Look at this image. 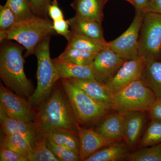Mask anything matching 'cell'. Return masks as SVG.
Segmentation results:
<instances>
[{"mask_svg":"<svg viewBox=\"0 0 161 161\" xmlns=\"http://www.w3.org/2000/svg\"><path fill=\"white\" fill-rule=\"evenodd\" d=\"M138 57L146 61L161 60V14L145 13L139 33Z\"/></svg>","mask_w":161,"mask_h":161,"instance_id":"obj_7","label":"cell"},{"mask_svg":"<svg viewBox=\"0 0 161 161\" xmlns=\"http://www.w3.org/2000/svg\"><path fill=\"white\" fill-rule=\"evenodd\" d=\"M78 133L80 140V161L86 159L103 147L113 142L96 132L95 130L82 128L78 125Z\"/></svg>","mask_w":161,"mask_h":161,"instance_id":"obj_12","label":"cell"},{"mask_svg":"<svg viewBox=\"0 0 161 161\" xmlns=\"http://www.w3.org/2000/svg\"><path fill=\"white\" fill-rule=\"evenodd\" d=\"M16 23L15 16L8 6H0V31L7 30Z\"/></svg>","mask_w":161,"mask_h":161,"instance_id":"obj_31","label":"cell"},{"mask_svg":"<svg viewBox=\"0 0 161 161\" xmlns=\"http://www.w3.org/2000/svg\"><path fill=\"white\" fill-rule=\"evenodd\" d=\"M51 0H30L34 14L40 17L48 18L47 10Z\"/></svg>","mask_w":161,"mask_h":161,"instance_id":"obj_32","label":"cell"},{"mask_svg":"<svg viewBox=\"0 0 161 161\" xmlns=\"http://www.w3.org/2000/svg\"><path fill=\"white\" fill-rule=\"evenodd\" d=\"M140 147H150L161 143V119H150L140 140Z\"/></svg>","mask_w":161,"mask_h":161,"instance_id":"obj_26","label":"cell"},{"mask_svg":"<svg viewBox=\"0 0 161 161\" xmlns=\"http://www.w3.org/2000/svg\"><path fill=\"white\" fill-rule=\"evenodd\" d=\"M146 112L132 111L124 113V141L130 149L135 147L140 140L146 122Z\"/></svg>","mask_w":161,"mask_h":161,"instance_id":"obj_13","label":"cell"},{"mask_svg":"<svg viewBox=\"0 0 161 161\" xmlns=\"http://www.w3.org/2000/svg\"><path fill=\"white\" fill-rule=\"evenodd\" d=\"M5 5L14 13L16 22L28 19L35 16L30 0H7Z\"/></svg>","mask_w":161,"mask_h":161,"instance_id":"obj_29","label":"cell"},{"mask_svg":"<svg viewBox=\"0 0 161 161\" xmlns=\"http://www.w3.org/2000/svg\"><path fill=\"white\" fill-rule=\"evenodd\" d=\"M36 108L34 123L38 139L56 131L78 132L79 124L60 80L49 97Z\"/></svg>","mask_w":161,"mask_h":161,"instance_id":"obj_1","label":"cell"},{"mask_svg":"<svg viewBox=\"0 0 161 161\" xmlns=\"http://www.w3.org/2000/svg\"><path fill=\"white\" fill-rule=\"evenodd\" d=\"M127 60L108 47L98 52L92 64L95 79L105 83L116 74Z\"/></svg>","mask_w":161,"mask_h":161,"instance_id":"obj_11","label":"cell"},{"mask_svg":"<svg viewBox=\"0 0 161 161\" xmlns=\"http://www.w3.org/2000/svg\"><path fill=\"white\" fill-rule=\"evenodd\" d=\"M156 99L152 90L142 80H137L113 94L112 110L123 113L147 112Z\"/></svg>","mask_w":161,"mask_h":161,"instance_id":"obj_6","label":"cell"},{"mask_svg":"<svg viewBox=\"0 0 161 161\" xmlns=\"http://www.w3.org/2000/svg\"><path fill=\"white\" fill-rule=\"evenodd\" d=\"M141 80L161 98V60L146 61Z\"/></svg>","mask_w":161,"mask_h":161,"instance_id":"obj_21","label":"cell"},{"mask_svg":"<svg viewBox=\"0 0 161 161\" xmlns=\"http://www.w3.org/2000/svg\"><path fill=\"white\" fill-rule=\"evenodd\" d=\"M0 123L3 133H19L35 143L37 141V133L34 122H25L10 118L1 108Z\"/></svg>","mask_w":161,"mask_h":161,"instance_id":"obj_17","label":"cell"},{"mask_svg":"<svg viewBox=\"0 0 161 161\" xmlns=\"http://www.w3.org/2000/svg\"><path fill=\"white\" fill-rule=\"evenodd\" d=\"M95 130L109 140L112 142L124 141L123 112L115 111L107 115L102 122Z\"/></svg>","mask_w":161,"mask_h":161,"instance_id":"obj_15","label":"cell"},{"mask_svg":"<svg viewBox=\"0 0 161 161\" xmlns=\"http://www.w3.org/2000/svg\"><path fill=\"white\" fill-rule=\"evenodd\" d=\"M51 37L43 39L35 48L34 54L37 60V87L28 99L35 108L49 97L56 83L60 79L50 57Z\"/></svg>","mask_w":161,"mask_h":161,"instance_id":"obj_4","label":"cell"},{"mask_svg":"<svg viewBox=\"0 0 161 161\" xmlns=\"http://www.w3.org/2000/svg\"><path fill=\"white\" fill-rule=\"evenodd\" d=\"M0 108L10 118L25 122H34L36 108L27 98L16 94L11 90L0 85Z\"/></svg>","mask_w":161,"mask_h":161,"instance_id":"obj_9","label":"cell"},{"mask_svg":"<svg viewBox=\"0 0 161 161\" xmlns=\"http://www.w3.org/2000/svg\"><path fill=\"white\" fill-rule=\"evenodd\" d=\"M29 161H59L47 145V136L38 139L28 157Z\"/></svg>","mask_w":161,"mask_h":161,"instance_id":"obj_28","label":"cell"},{"mask_svg":"<svg viewBox=\"0 0 161 161\" xmlns=\"http://www.w3.org/2000/svg\"><path fill=\"white\" fill-rule=\"evenodd\" d=\"M55 69L60 79L87 80L95 79L92 65L83 66L64 62L53 59Z\"/></svg>","mask_w":161,"mask_h":161,"instance_id":"obj_20","label":"cell"},{"mask_svg":"<svg viewBox=\"0 0 161 161\" xmlns=\"http://www.w3.org/2000/svg\"><path fill=\"white\" fill-rule=\"evenodd\" d=\"M47 145L59 161H80L79 154L64 148L47 137Z\"/></svg>","mask_w":161,"mask_h":161,"instance_id":"obj_30","label":"cell"},{"mask_svg":"<svg viewBox=\"0 0 161 161\" xmlns=\"http://www.w3.org/2000/svg\"><path fill=\"white\" fill-rule=\"evenodd\" d=\"M1 161H29L28 158L24 156L8 147L1 146Z\"/></svg>","mask_w":161,"mask_h":161,"instance_id":"obj_33","label":"cell"},{"mask_svg":"<svg viewBox=\"0 0 161 161\" xmlns=\"http://www.w3.org/2000/svg\"><path fill=\"white\" fill-rule=\"evenodd\" d=\"M53 22L48 18L34 16L16 22L9 29L0 31V40H15L26 50L25 57L34 54L35 48L43 39L56 34Z\"/></svg>","mask_w":161,"mask_h":161,"instance_id":"obj_3","label":"cell"},{"mask_svg":"<svg viewBox=\"0 0 161 161\" xmlns=\"http://www.w3.org/2000/svg\"><path fill=\"white\" fill-rule=\"evenodd\" d=\"M53 28L56 33L63 36L67 40L69 37L71 31L69 30L70 27L68 20L64 19L53 21Z\"/></svg>","mask_w":161,"mask_h":161,"instance_id":"obj_34","label":"cell"},{"mask_svg":"<svg viewBox=\"0 0 161 161\" xmlns=\"http://www.w3.org/2000/svg\"><path fill=\"white\" fill-rule=\"evenodd\" d=\"M125 1H126L127 2H129V3L130 2V0H125Z\"/></svg>","mask_w":161,"mask_h":161,"instance_id":"obj_39","label":"cell"},{"mask_svg":"<svg viewBox=\"0 0 161 161\" xmlns=\"http://www.w3.org/2000/svg\"><path fill=\"white\" fill-rule=\"evenodd\" d=\"M36 143L19 133H3L0 146L8 147L28 158Z\"/></svg>","mask_w":161,"mask_h":161,"instance_id":"obj_22","label":"cell"},{"mask_svg":"<svg viewBox=\"0 0 161 161\" xmlns=\"http://www.w3.org/2000/svg\"><path fill=\"white\" fill-rule=\"evenodd\" d=\"M126 161H161V143L150 147H141L131 153Z\"/></svg>","mask_w":161,"mask_h":161,"instance_id":"obj_27","label":"cell"},{"mask_svg":"<svg viewBox=\"0 0 161 161\" xmlns=\"http://www.w3.org/2000/svg\"><path fill=\"white\" fill-rule=\"evenodd\" d=\"M146 12L161 14V0H150Z\"/></svg>","mask_w":161,"mask_h":161,"instance_id":"obj_38","label":"cell"},{"mask_svg":"<svg viewBox=\"0 0 161 161\" xmlns=\"http://www.w3.org/2000/svg\"><path fill=\"white\" fill-rule=\"evenodd\" d=\"M73 84L97 102L112 110L113 94L104 83L95 79L87 80L68 79Z\"/></svg>","mask_w":161,"mask_h":161,"instance_id":"obj_14","label":"cell"},{"mask_svg":"<svg viewBox=\"0 0 161 161\" xmlns=\"http://www.w3.org/2000/svg\"><path fill=\"white\" fill-rule=\"evenodd\" d=\"M146 60L142 57L127 60L104 84L112 94H115L134 81L141 80Z\"/></svg>","mask_w":161,"mask_h":161,"instance_id":"obj_10","label":"cell"},{"mask_svg":"<svg viewBox=\"0 0 161 161\" xmlns=\"http://www.w3.org/2000/svg\"><path fill=\"white\" fill-rule=\"evenodd\" d=\"M145 13L135 11V15L128 29L119 37L108 42V47L125 60L138 57V37Z\"/></svg>","mask_w":161,"mask_h":161,"instance_id":"obj_8","label":"cell"},{"mask_svg":"<svg viewBox=\"0 0 161 161\" xmlns=\"http://www.w3.org/2000/svg\"><path fill=\"white\" fill-rule=\"evenodd\" d=\"M67 41L66 47L78 48L87 52L98 53L108 47V42L107 43H100L91 38L78 34L72 31Z\"/></svg>","mask_w":161,"mask_h":161,"instance_id":"obj_24","label":"cell"},{"mask_svg":"<svg viewBox=\"0 0 161 161\" xmlns=\"http://www.w3.org/2000/svg\"><path fill=\"white\" fill-rule=\"evenodd\" d=\"M116 141L103 147L85 161H126L130 155V148L125 142Z\"/></svg>","mask_w":161,"mask_h":161,"instance_id":"obj_19","label":"cell"},{"mask_svg":"<svg viewBox=\"0 0 161 161\" xmlns=\"http://www.w3.org/2000/svg\"><path fill=\"white\" fill-rule=\"evenodd\" d=\"M108 0H74L71 6L78 16L94 20L100 24L103 19V8Z\"/></svg>","mask_w":161,"mask_h":161,"instance_id":"obj_18","label":"cell"},{"mask_svg":"<svg viewBox=\"0 0 161 161\" xmlns=\"http://www.w3.org/2000/svg\"><path fill=\"white\" fill-rule=\"evenodd\" d=\"M47 14L53 21L64 19L63 12L59 7L57 0H53L48 7Z\"/></svg>","mask_w":161,"mask_h":161,"instance_id":"obj_35","label":"cell"},{"mask_svg":"<svg viewBox=\"0 0 161 161\" xmlns=\"http://www.w3.org/2000/svg\"><path fill=\"white\" fill-rule=\"evenodd\" d=\"M9 40L0 52V78L6 87L17 95L28 99L35 90L24 72L23 55L25 47Z\"/></svg>","mask_w":161,"mask_h":161,"instance_id":"obj_2","label":"cell"},{"mask_svg":"<svg viewBox=\"0 0 161 161\" xmlns=\"http://www.w3.org/2000/svg\"><path fill=\"white\" fill-rule=\"evenodd\" d=\"M150 0H130V3L134 6L135 11L146 12Z\"/></svg>","mask_w":161,"mask_h":161,"instance_id":"obj_37","label":"cell"},{"mask_svg":"<svg viewBox=\"0 0 161 161\" xmlns=\"http://www.w3.org/2000/svg\"><path fill=\"white\" fill-rule=\"evenodd\" d=\"M60 83L79 125H92L106 116L109 109L90 97L67 79Z\"/></svg>","mask_w":161,"mask_h":161,"instance_id":"obj_5","label":"cell"},{"mask_svg":"<svg viewBox=\"0 0 161 161\" xmlns=\"http://www.w3.org/2000/svg\"><path fill=\"white\" fill-rule=\"evenodd\" d=\"M45 136L58 145L79 155L80 144L78 132L56 131L48 133Z\"/></svg>","mask_w":161,"mask_h":161,"instance_id":"obj_25","label":"cell"},{"mask_svg":"<svg viewBox=\"0 0 161 161\" xmlns=\"http://www.w3.org/2000/svg\"><path fill=\"white\" fill-rule=\"evenodd\" d=\"M98 53L87 52L78 48L66 47L65 50L58 58L54 59L64 63L90 66L92 65Z\"/></svg>","mask_w":161,"mask_h":161,"instance_id":"obj_23","label":"cell"},{"mask_svg":"<svg viewBox=\"0 0 161 161\" xmlns=\"http://www.w3.org/2000/svg\"><path fill=\"white\" fill-rule=\"evenodd\" d=\"M147 112L150 119H161V98H157L155 103Z\"/></svg>","mask_w":161,"mask_h":161,"instance_id":"obj_36","label":"cell"},{"mask_svg":"<svg viewBox=\"0 0 161 161\" xmlns=\"http://www.w3.org/2000/svg\"><path fill=\"white\" fill-rule=\"evenodd\" d=\"M68 20L72 31L100 43H108L104 38L102 24L77 15Z\"/></svg>","mask_w":161,"mask_h":161,"instance_id":"obj_16","label":"cell"}]
</instances>
